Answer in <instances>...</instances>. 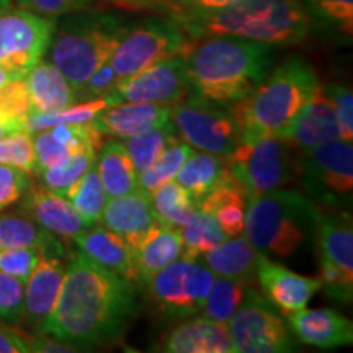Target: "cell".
<instances>
[{
	"mask_svg": "<svg viewBox=\"0 0 353 353\" xmlns=\"http://www.w3.org/2000/svg\"><path fill=\"white\" fill-rule=\"evenodd\" d=\"M321 208L298 190H273L249 198L244 237L260 254L290 259L314 242Z\"/></svg>",
	"mask_w": 353,
	"mask_h": 353,
	"instance_id": "8992f818",
	"label": "cell"
},
{
	"mask_svg": "<svg viewBox=\"0 0 353 353\" xmlns=\"http://www.w3.org/2000/svg\"><path fill=\"white\" fill-rule=\"evenodd\" d=\"M288 327L298 342L321 350L352 345V322L334 309H299L286 314Z\"/></svg>",
	"mask_w": 353,
	"mask_h": 353,
	"instance_id": "d6986e66",
	"label": "cell"
},
{
	"mask_svg": "<svg viewBox=\"0 0 353 353\" xmlns=\"http://www.w3.org/2000/svg\"><path fill=\"white\" fill-rule=\"evenodd\" d=\"M0 164L19 167L28 172H34V148L32 132H15L0 139Z\"/></svg>",
	"mask_w": 353,
	"mask_h": 353,
	"instance_id": "b9f144b4",
	"label": "cell"
},
{
	"mask_svg": "<svg viewBox=\"0 0 353 353\" xmlns=\"http://www.w3.org/2000/svg\"><path fill=\"white\" fill-rule=\"evenodd\" d=\"M195 152L190 144L179 139L170 145H167L156 161L148 169L138 174V190L144 193H152L154 190L161 187L170 180L175 179L176 172L183 165L188 156Z\"/></svg>",
	"mask_w": 353,
	"mask_h": 353,
	"instance_id": "8d00e7d4",
	"label": "cell"
},
{
	"mask_svg": "<svg viewBox=\"0 0 353 353\" xmlns=\"http://www.w3.org/2000/svg\"><path fill=\"white\" fill-rule=\"evenodd\" d=\"M33 335L0 319V353H30Z\"/></svg>",
	"mask_w": 353,
	"mask_h": 353,
	"instance_id": "816d5d0a",
	"label": "cell"
},
{
	"mask_svg": "<svg viewBox=\"0 0 353 353\" xmlns=\"http://www.w3.org/2000/svg\"><path fill=\"white\" fill-rule=\"evenodd\" d=\"M138 311V286L79 252L65 267L59 298L39 332L83 350L117 341Z\"/></svg>",
	"mask_w": 353,
	"mask_h": 353,
	"instance_id": "6da1fadb",
	"label": "cell"
},
{
	"mask_svg": "<svg viewBox=\"0 0 353 353\" xmlns=\"http://www.w3.org/2000/svg\"><path fill=\"white\" fill-rule=\"evenodd\" d=\"M23 281L0 272V319L19 324L23 311Z\"/></svg>",
	"mask_w": 353,
	"mask_h": 353,
	"instance_id": "f6af8a7d",
	"label": "cell"
},
{
	"mask_svg": "<svg viewBox=\"0 0 353 353\" xmlns=\"http://www.w3.org/2000/svg\"><path fill=\"white\" fill-rule=\"evenodd\" d=\"M20 201V210L26 218L54 234L63 242H74L77 234L88 228L68 198L44 185H33L32 182Z\"/></svg>",
	"mask_w": 353,
	"mask_h": 353,
	"instance_id": "2e32d148",
	"label": "cell"
},
{
	"mask_svg": "<svg viewBox=\"0 0 353 353\" xmlns=\"http://www.w3.org/2000/svg\"><path fill=\"white\" fill-rule=\"evenodd\" d=\"M170 17L195 41L214 34H231L270 46H293L303 43L311 30L303 0H242L216 10Z\"/></svg>",
	"mask_w": 353,
	"mask_h": 353,
	"instance_id": "3957f363",
	"label": "cell"
},
{
	"mask_svg": "<svg viewBox=\"0 0 353 353\" xmlns=\"http://www.w3.org/2000/svg\"><path fill=\"white\" fill-rule=\"evenodd\" d=\"M161 352L165 353H236L226 322L198 317L167 334Z\"/></svg>",
	"mask_w": 353,
	"mask_h": 353,
	"instance_id": "7402d4cb",
	"label": "cell"
},
{
	"mask_svg": "<svg viewBox=\"0 0 353 353\" xmlns=\"http://www.w3.org/2000/svg\"><path fill=\"white\" fill-rule=\"evenodd\" d=\"M226 172L228 167L224 157L208 152H193L176 172L174 180L187 190L198 205V201L208 195L224 179Z\"/></svg>",
	"mask_w": 353,
	"mask_h": 353,
	"instance_id": "4dcf8cb0",
	"label": "cell"
},
{
	"mask_svg": "<svg viewBox=\"0 0 353 353\" xmlns=\"http://www.w3.org/2000/svg\"><path fill=\"white\" fill-rule=\"evenodd\" d=\"M15 132H23V131H17L15 128L7 125V123H3L2 120H0V139L7 138V136H10V134H15Z\"/></svg>",
	"mask_w": 353,
	"mask_h": 353,
	"instance_id": "11a10c76",
	"label": "cell"
},
{
	"mask_svg": "<svg viewBox=\"0 0 353 353\" xmlns=\"http://www.w3.org/2000/svg\"><path fill=\"white\" fill-rule=\"evenodd\" d=\"M237 2H242V0H165L164 12L169 15L183 12H206L234 6Z\"/></svg>",
	"mask_w": 353,
	"mask_h": 353,
	"instance_id": "f5cc1de1",
	"label": "cell"
},
{
	"mask_svg": "<svg viewBox=\"0 0 353 353\" xmlns=\"http://www.w3.org/2000/svg\"><path fill=\"white\" fill-rule=\"evenodd\" d=\"M63 196L68 198L88 228L95 226L101 219V213L108 200L100 182L97 165H92Z\"/></svg>",
	"mask_w": 353,
	"mask_h": 353,
	"instance_id": "d590c367",
	"label": "cell"
},
{
	"mask_svg": "<svg viewBox=\"0 0 353 353\" xmlns=\"http://www.w3.org/2000/svg\"><path fill=\"white\" fill-rule=\"evenodd\" d=\"M236 353H290L298 350L294 335L280 311L257 288L228 322Z\"/></svg>",
	"mask_w": 353,
	"mask_h": 353,
	"instance_id": "4fadbf2b",
	"label": "cell"
},
{
	"mask_svg": "<svg viewBox=\"0 0 353 353\" xmlns=\"http://www.w3.org/2000/svg\"><path fill=\"white\" fill-rule=\"evenodd\" d=\"M180 255H182V234L179 229H170L157 223L134 252L139 286H144L156 273L179 260Z\"/></svg>",
	"mask_w": 353,
	"mask_h": 353,
	"instance_id": "484cf974",
	"label": "cell"
},
{
	"mask_svg": "<svg viewBox=\"0 0 353 353\" xmlns=\"http://www.w3.org/2000/svg\"><path fill=\"white\" fill-rule=\"evenodd\" d=\"M33 113H54L79 103L77 90L50 61H39L25 76Z\"/></svg>",
	"mask_w": 353,
	"mask_h": 353,
	"instance_id": "d4e9b609",
	"label": "cell"
},
{
	"mask_svg": "<svg viewBox=\"0 0 353 353\" xmlns=\"http://www.w3.org/2000/svg\"><path fill=\"white\" fill-rule=\"evenodd\" d=\"M275 136L285 139L301 152L329 143V141L342 139L337 114L322 90V85L312 95V99L299 110L296 117Z\"/></svg>",
	"mask_w": 353,
	"mask_h": 353,
	"instance_id": "e0dca14e",
	"label": "cell"
},
{
	"mask_svg": "<svg viewBox=\"0 0 353 353\" xmlns=\"http://www.w3.org/2000/svg\"><path fill=\"white\" fill-rule=\"evenodd\" d=\"M149 198L159 223L179 231L198 210L193 196L175 180L161 185L152 193H149Z\"/></svg>",
	"mask_w": 353,
	"mask_h": 353,
	"instance_id": "1f68e13d",
	"label": "cell"
},
{
	"mask_svg": "<svg viewBox=\"0 0 353 353\" xmlns=\"http://www.w3.org/2000/svg\"><path fill=\"white\" fill-rule=\"evenodd\" d=\"M294 148L278 136L241 139L224 157L229 174L249 198L285 187L296 176Z\"/></svg>",
	"mask_w": 353,
	"mask_h": 353,
	"instance_id": "ba28073f",
	"label": "cell"
},
{
	"mask_svg": "<svg viewBox=\"0 0 353 353\" xmlns=\"http://www.w3.org/2000/svg\"><path fill=\"white\" fill-rule=\"evenodd\" d=\"M97 0H13L20 8L38 13V15L48 17V19H59L68 13L83 10L94 6Z\"/></svg>",
	"mask_w": 353,
	"mask_h": 353,
	"instance_id": "681fc988",
	"label": "cell"
},
{
	"mask_svg": "<svg viewBox=\"0 0 353 353\" xmlns=\"http://www.w3.org/2000/svg\"><path fill=\"white\" fill-rule=\"evenodd\" d=\"M32 185L28 172L19 167L0 164V211L20 201Z\"/></svg>",
	"mask_w": 353,
	"mask_h": 353,
	"instance_id": "bcb514c9",
	"label": "cell"
},
{
	"mask_svg": "<svg viewBox=\"0 0 353 353\" xmlns=\"http://www.w3.org/2000/svg\"><path fill=\"white\" fill-rule=\"evenodd\" d=\"M48 48V61L76 90L112 59L132 25L125 15L83 8L59 17Z\"/></svg>",
	"mask_w": 353,
	"mask_h": 353,
	"instance_id": "277c9868",
	"label": "cell"
},
{
	"mask_svg": "<svg viewBox=\"0 0 353 353\" xmlns=\"http://www.w3.org/2000/svg\"><path fill=\"white\" fill-rule=\"evenodd\" d=\"M312 65L303 57H288L250 95L231 110L241 128V139L278 134L319 90Z\"/></svg>",
	"mask_w": 353,
	"mask_h": 353,
	"instance_id": "5b68a950",
	"label": "cell"
},
{
	"mask_svg": "<svg viewBox=\"0 0 353 353\" xmlns=\"http://www.w3.org/2000/svg\"><path fill=\"white\" fill-rule=\"evenodd\" d=\"M180 136L176 132L172 120L165 125L154 128V130L144 132V134L136 136V138L126 139L125 148L130 156L136 172H143L152 164L156 159L161 156L167 145L179 141Z\"/></svg>",
	"mask_w": 353,
	"mask_h": 353,
	"instance_id": "74e56055",
	"label": "cell"
},
{
	"mask_svg": "<svg viewBox=\"0 0 353 353\" xmlns=\"http://www.w3.org/2000/svg\"><path fill=\"white\" fill-rule=\"evenodd\" d=\"M33 148H34V172L37 175L39 172L52 167L64 159H68L70 154H74L68 145L57 141L54 136L51 134L50 130L37 131L33 138Z\"/></svg>",
	"mask_w": 353,
	"mask_h": 353,
	"instance_id": "7bdbcfd3",
	"label": "cell"
},
{
	"mask_svg": "<svg viewBox=\"0 0 353 353\" xmlns=\"http://www.w3.org/2000/svg\"><path fill=\"white\" fill-rule=\"evenodd\" d=\"M120 81V77L117 76L112 64L105 63L100 69H97L90 77L87 79V82L81 87L79 94V101H88L101 99L105 94H108L110 90L114 87V83Z\"/></svg>",
	"mask_w": 353,
	"mask_h": 353,
	"instance_id": "f907efd6",
	"label": "cell"
},
{
	"mask_svg": "<svg viewBox=\"0 0 353 353\" xmlns=\"http://www.w3.org/2000/svg\"><path fill=\"white\" fill-rule=\"evenodd\" d=\"M74 244L77 245L79 252L87 255L88 259L139 286L134 252L120 236L108 231L107 228L90 226L77 234Z\"/></svg>",
	"mask_w": 353,
	"mask_h": 353,
	"instance_id": "603a6c76",
	"label": "cell"
},
{
	"mask_svg": "<svg viewBox=\"0 0 353 353\" xmlns=\"http://www.w3.org/2000/svg\"><path fill=\"white\" fill-rule=\"evenodd\" d=\"M321 270V290L325 291L329 298L339 303H352L353 298V275H348L337 265L322 260L319 262Z\"/></svg>",
	"mask_w": 353,
	"mask_h": 353,
	"instance_id": "ee69618b",
	"label": "cell"
},
{
	"mask_svg": "<svg viewBox=\"0 0 353 353\" xmlns=\"http://www.w3.org/2000/svg\"><path fill=\"white\" fill-rule=\"evenodd\" d=\"M188 92L185 57L176 56L120 79L101 99L107 107L121 103L175 105L187 99Z\"/></svg>",
	"mask_w": 353,
	"mask_h": 353,
	"instance_id": "5bb4252c",
	"label": "cell"
},
{
	"mask_svg": "<svg viewBox=\"0 0 353 353\" xmlns=\"http://www.w3.org/2000/svg\"><path fill=\"white\" fill-rule=\"evenodd\" d=\"M13 6V0H0V13L6 12L7 8H10Z\"/></svg>",
	"mask_w": 353,
	"mask_h": 353,
	"instance_id": "9f6ffc18",
	"label": "cell"
},
{
	"mask_svg": "<svg viewBox=\"0 0 353 353\" xmlns=\"http://www.w3.org/2000/svg\"><path fill=\"white\" fill-rule=\"evenodd\" d=\"M172 120V105L121 103L105 107L92 120L103 136L130 139Z\"/></svg>",
	"mask_w": 353,
	"mask_h": 353,
	"instance_id": "44dd1931",
	"label": "cell"
},
{
	"mask_svg": "<svg viewBox=\"0 0 353 353\" xmlns=\"http://www.w3.org/2000/svg\"><path fill=\"white\" fill-rule=\"evenodd\" d=\"M216 275L196 260H175L156 273L144 288L165 319H190L201 312Z\"/></svg>",
	"mask_w": 353,
	"mask_h": 353,
	"instance_id": "30bf717a",
	"label": "cell"
},
{
	"mask_svg": "<svg viewBox=\"0 0 353 353\" xmlns=\"http://www.w3.org/2000/svg\"><path fill=\"white\" fill-rule=\"evenodd\" d=\"M195 46L172 17H152L132 23L114 50L110 64L120 79L139 72L159 61L187 54Z\"/></svg>",
	"mask_w": 353,
	"mask_h": 353,
	"instance_id": "9c48e42d",
	"label": "cell"
},
{
	"mask_svg": "<svg viewBox=\"0 0 353 353\" xmlns=\"http://www.w3.org/2000/svg\"><path fill=\"white\" fill-rule=\"evenodd\" d=\"M97 152L94 151H77L70 154L59 164L48 167L37 174L41 180V185L52 192L64 195L68 190L77 182L85 172L95 164Z\"/></svg>",
	"mask_w": 353,
	"mask_h": 353,
	"instance_id": "f35d334b",
	"label": "cell"
},
{
	"mask_svg": "<svg viewBox=\"0 0 353 353\" xmlns=\"http://www.w3.org/2000/svg\"><path fill=\"white\" fill-rule=\"evenodd\" d=\"M324 94L332 103L337 114L339 126H341L342 139L350 141L353 138V95L352 90L347 87L339 85V83H327L322 87Z\"/></svg>",
	"mask_w": 353,
	"mask_h": 353,
	"instance_id": "c3c4849f",
	"label": "cell"
},
{
	"mask_svg": "<svg viewBox=\"0 0 353 353\" xmlns=\"http://www.w3.org/2000/svg\"><path fill=\"white\" fill-rule=\"evenodd\" d=\"M172 123L180 139L201 152L226 157L241 143V128L231 107L187 99L172 105Z\"/></svg>",
	"mask_w": 353,
	"mask_h": 353,
	"instance_id": "8fae6325",
	"label": "cell"
},
{
	"mask_svg": "<svg viewBox=\"0 0 353 353\" xmlns=\"http://www.w3.org/2000/svg\"><path fill=\"white\" fill-rule=\"evenodd\" d=\"M41 255L37 249H0V272L19 278L25 283Z\"/></svg>",
	"mask_w": 353,
	"mask_h": 353,
	"instance_id": "7dc6e473",
	"label": "cell"
},
{
	"mask_svg": "<svg viewBox=\"0 0 353 353\" xmlns=\"http://www.w3.org/2000/svg\"><path fill=\"white\" fill-rule=\"evenodd\" d=\"M10 76H8V74L6 72V70H3V69H0V87H2L3 85V83H6V82H8V81H10Z\"/></svg>",
	"mask_w": 353,
	"mask_h": 353,
	"instance_id": "6f0895ef",
	"label": "cell"
},
{
	"mask_svg": "<svg viewBox=\"0 0 353 353\" xmlns=\"http://www.w3.org/2000/svg\"><path fill=\"white\" fill-rule=\"evenodd\" d=\"M314 242L322 260H327L348 275H353V224L350 211L321 208Z\"/></svg>",
	"mask_w": 353,
	"mask_h": 353,
	"instance_id": "cb8c5ba5",
	"label": "cell"
},
{
	"mask_svg": "<svg viewBox=\"0 0 353 353\" xmlns=\"http://www.w3.org/2000/svg\"><path fill=\"white\" fill-rule=\"evenodd\" d=\"M303 193L322 210L350 211L353 201V148L334 139L299 154L296 176Z\"/></svg>",
	"mask_w": 353,
	"mask_h": 353,
	"instance_id": "52a82bcc",
	"label": "cell"
},
{
	"mask_svg": "<svg viewBox=\"0 0 353 353\" xmlns=\"http://www.w3.org/2000/svg\"><path fill=\"white\" fill-rule=\"evenodd\" d=\"M259 252L245 237H228L214 249L201 255L203 263L210 268L216 276H226L232 280L254 283L255 265Z\"/></svg>",
	"mask_w": 353,
	"mask_h": 353,
	"instance_id": "4316f807",
	"label": "cell"
},
{
	"mask_svg": "<svg viewBox=\"0 0 353 353\" xmlns=\"http://www.w3.org/2000/svg\"><path fill=\"white\" fill-rule=\"evenodd\" d=\"M65 275V265L57 255L43 254L41 259L28 280L25 281L23 290V311L20 322L39 332L51 316Z\"/></svg>",
	"mask_w": 353,
	"mask_h": 353,
	"instance_id": "ac0fdd59",
	"label": "cell"
},
{
	"mask_svg": "<svg viewBox=\"0 0 353 353\" xmlns=\"http://www.w3.org/2000/svg\"><path fill=\"white\" fill-rule=\"evenodd\" d=\"M56 20L26 8L0 13V69L10 77H25L44 59Z\"/></svg>",
	"mask_w": 353,
	"mask_h": 353,
	"instance_id": "7c38bea8",
	"label": "cell"
},
{
	"mask_svg": "<svg viewBox=\"0 0 353 353\" xmlns=\"http://www.w3.org/2000/svg\"><path fill=\"white\" fill-rule=\"evenodd\" d=\"M254 288V283H245V281L232 280L226 276H216L206 301L203 304V316L228 324L237 312V309L245 303Z\"/></svg>",
	"mask_w": 353,
	"mask_h": 353,
	"instance_id": "e575fe53",
	"label": "cell"
},
{
	"mask_svg": "<svg viewBox=\"0 0 353 353\" xmlns=\"http://www.w3.org/2000/svg\"><path fill=\"white\" fill-rule=\"evenodd\" d=\"M107 107L103 99L88 101H79L70 107L59 110L54 113H32L26 120V131L37 132L57 125H74V123H88L95 118V114Z\"/></svg>",
	"mask_w": 353,
	"mask_h": 353,
	"instance_id": "60d3db41",
	"label": "cell"
},
{
	"mask_svg": "<svg viewBox=\"0 0 353 353\" xmlns=\"http://www.w3.org/2000/svg\"><path fill=\"white\" fill-rule=\"evenodd\" d=\"M309 20L330 37L350 41L353 37V0H303Z\"/></svg>",
	"mask_w": 353,
	"mask_h": 353,
	"instance_id": "836d02e7",
	"label": "cell"
},
{
	"mask_svg": "<svg viewBox=\"0 0 353 353\" xmlns=\"http://www.w3.org/2000/svg\"><path fill=\"white\" fill-rule=\"evenodd\" d=\"M0 249H37L41 254L64 255L61 239L25 214L0 216Z\"/></svg>",
	"mask_w": 353,
	"mask_h": 353,
	"instance_id": "f546056e",
	"label": "cell"
},
{
	"mask_svg": "<svg viewBox=\"0 0 353 353\" xmlns=\"http://www.w3.org/2000/svg\"><path fill=\"white\" fill-rule=\"evenodd\" d=\"M255 276L263 296L285 316L306 307L321 290L319 278L298 275L260 252L255 265Z\"/></svg>",
	"mask_w": 353,
	"mask_h": 353,
	"instance_id": "9a60e30c",
	"label": "cell"
},
{
	"mask_svg": "<svg viewBox=\"0 0 353 353\" xmlns=\"http://www.w3.org/2000/svg\"><path fill=\"white\" fill-rule=\"evenodd\" d=\"M100 221L108 231L120 236L132 252L159 223L151 198L139 190L125 196L108 198Z\"/></svg>",
	"mask_w": 353,
	"mask_h": 353,
	"instance_id": "ffe728a7",
	"label": "cell"
},
{
	"mask_svg": "<svg viewBox=\"0 0 353 353\" xmlns=\"http://www.w3.org/2000/svg\"><path fill=\"white\" fill-rule=\"evenodd\" d=\"M32 352H41V353H68V352H79L76 347L70 343H65L59 339L51 337L48 334L37 332L32 337Z\"/></svg>",
	"mask_w": 353,
	"mask_h": 353,
	"instance_id": "db71d44e",
	"label": "cell"
},
{
	"mask_svg": "<svg viewBox=\"0 0 353 353\" xmlns=\"http://www.w3.org/2000/svg\"><path fill=\"white\" fill-rule=\"evenodd\" d=\"M247 196L236 183L229 170L224 179L198 201V208L211 213L228 234V237L242 236L245 224Z\"/></svg>",
	"mask_w": 353,
	"mask_h": 353,
	"instance_id": "83f0119b",
	"label": "cell"
},
{
	"mask_svg": "<svg viewBox=\"0 0 353 353\" xmlns=\"http://www.w3.org/2000/svg\"><path fill=\"white\" fill-rule=\"evenodd\" d=\"M180 234H182L180 259L183 260H198L203 254L228 239V234L223 231L214 216L200 208L185 223Z\"/></svg>",
	"mask_w": 353,
	"mask_h": 353,
	"instance_id": "d6a6232c",
	"label": "cell"
},
{
	"mask_svg": "<svg viewBox=\"0 0 353 353\" xmlns=\"http://www.w3.org/2000/svg\"><path fill=\"white\" fill-rule=\"evenodd\" d=\"M198 41L185 57L187 99L231 107L252 94L267 77L273 61L270 44L231 34Z\"/></svg>",
	"mask_w": 353,
	"mask_h": 353,
	"instance_id": "7a4b0ae2",
	"label": "cell"
},
{
	"mask_svg": "<svg viewBox=\"0 0 353 353\" xmlns=\"http://www.w3.org/2000/svg\"><path fill=\"white\" fill-rule=\"evenodd\" d=\"M32 113V100L25 77H12L0 87V120L17 131H26V120Z\"/></svg>",
	"mask_w": 353,
	"mask_h": 353,
	"instance_id": "ab89813d",
	"label": "cell"
},
{
	"mask_svg": "<svg viewBox=\"0 0 353 353\" xmlns=\"http://www.w3.org/2000/svg\"><path fill=\"white\" fill-rule=\"evenodd\" d=\"M97 172L108 198L125 196L138 192V172L132 165L125 144L107 141L97 156Z\"/></svg>",
	"mask_w": 353,
	"mask_h": 353,
	"instance_id": "f1b7e54d",
	"label": "cell"
}]
</instances>
